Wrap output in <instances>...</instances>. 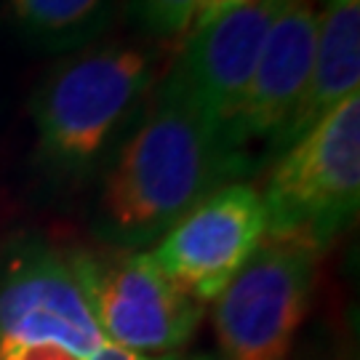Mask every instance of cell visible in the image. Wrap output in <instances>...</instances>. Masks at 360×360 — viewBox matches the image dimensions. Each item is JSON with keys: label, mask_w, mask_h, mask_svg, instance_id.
Segmentation results:
<instances>
[{"label": "cell", "mask_w": 360, "mask_h": 360, "mask_svg": "<svg viewBox=\"0 0 360 360\" xmlns=\"http://www.w3.org/2000/svg\"><path fill=\"white\" fill-rule=\"evenodd\" d=\"M318 35V11L312 0H288L264 38L254 75L224 126V142L251 163L248 150L257 142L272 144L288 123L304 94Z\"/></svg>", "instance_id": "9"}, {"label": "cell", "mask_w": 360, "mask_h": 360, "mask_svg": "<svg viewBox=\"0 0 360 360\" xmlns=\"http://www.w3.org/2000/svg\"><path fill=\"white\" fill-rule=\"evenodd\" d=\"M160 59L158 43L144 40H96L59 59L30 99L43 168L86 179L139 117Z\"/></svg>", "instance_id": "2"}, {"label": "cell", "mask_w": 360, "mask_h": 360, "mask_svg": "<svg viewBox=\"0 0 360 360\" xmlns=\"http://www.w3.org/2000/svg\"><path fill=\"white\" fill-rule=\"evenodd\" d=\"M355 94H360V0H342L318 13L307 86L283 131L270 144V153L288 150Z\"/></svg>", "instance_id": "10"}, {"label": "cell", "mask_w": 360, "mask_h": 360, "mask_svg": "<svg viewBox=\"0 0 360 360\" xmlns=\"http://www.w3.org/2000/svg\"><path fill=\"white\" fill-rule=\"evenodd\" d=\"M86 360H155V358H144V355H136V352H131V349L117 347L112 342H104L102 347L96 349L94 355H89ZM160 360H168V358H160Z\"/></svg>", "instance_id": "15"}, {"label": "cell", "mask_w": 360, "mask_h": 360, "mask_svg": "<svg viewBox=\"0 0 360 360\" xmlns=\"http://www.w3.org/2000/svg\"><path fill=\"white\" fill-rule=\"evenodd\" d=\"M243 3H248V0H195V13H193V25H190V30H193V27L206 25V22H211L214 16L230 11V8H238V6H243Z\"/></svg>", "instance_id": "14"}, {"label": "cell", "mask_w": 360, "mask_h": 360, "mask_svg": "<svg viewBox=\"0 0 360 360\" xmlns=\"http://www.w3.org/2000/svg\"><path fill=\"white\" fill-rule=\"evenodd\" d=\"M248 168L224 134L158 77L104 171L94 232L115 251H142Z\"/></svg>", "instance_id": "1"}, {"label": "cell", "mask_w": 360, "mask_h": 360, "mask_svg": "<svg viewBox=\"0 0 360 360\" xmlns=\"http://www.w3.org/2000/svg\"><path fill=\"white\" fill-rule=\"evenodd\" d=\"M318 251L296 240L264 238L214 307L224 360H288L307 318Z\"/></svg>", "instance_id": "5"}, {"label": "cell", "mask_w": 360, "mask_h": 360, "mask_svg": "<svg viewBox=\"0 0 360 360\" xmlns=\"http://www.w3.org/2000/svg\"><path fill=\"white\" fill-rule=\"evenodd\" d=\"M285 3L288 0H248L187 30L160 83L176 91L224 134L254 75L264 38Z\"/></svg>", "instance_id": "8"}, {"label": "cell", "mask_w": 360, "mask_h": 360, "mask_svg": "<svg viewBox=\"0 0 360 360\" xmlns=\"http://www.w3.org/2000/svg\"><path fill=\"white\" fill-rule=\"evenodd\" d=\"M312 3H315V0H312ZM318 3H323V6L328 8V6H334V3H342V0H318Z\"/></svg>", "instance_id": "16"}, {"label": "cell", "mask_w": 360, "mask_h": 360, "mask_svg": "<svg viewBox=\"0 0 360 360\" xmlns=\"http://www.w3.org/2000/svg\"><path fill=\"white\" fill-rule=\"evenodd\" d=\"M91 254L25 238L0 267V342H46L89 358L104 334L89 288Z\"/></svg>", "instance_id": "4"}, {"label": "cell", "mask_w": 360, "mask_h": 360, "mask_svg": "<svg viewBox=\"0 0 360 360\" xmlns=\"http://www.w3.org/2000/svg\"><path fill=\"white\" fill-rule=\"evenodd\" d=\"M89 288L104 339L144 358H168L190 345L206 307L181 291L150 251L91 254Z\"/></svg>", "instance_id": "6"}, {"label": "cell", "mask_w": 360, "mask_h": 360, "mask_svg": "<svg viewBox=\"0 0 360 360\" xmlns=\"http://www.w3.org/2000/svg\"><path fill=\"white\" fill-rule=\"evenodd\" d=\"M120 8L147 38L176 40L193 25L195 0H120Z\"/></svg>", "instance_id": "12"}, {"label": "cell", "mask_w": 360, "mask_h": 360, "mask_svg": "<svg viewBox=\"0 0 360 360\" xmlns=\"http://www.w3.org/2000/svg\"><path fill=\"white\" fill-rule=\"evenodd\" d=\"M267 235L323 254L358 217L360 94L278 155L262 193Z\"/></svg>", "instance_id": "3"}, {"label": "cell", "mask_w": 360, "mask_h": 360, "mask_svg": "<svg viewBox=\"0 0 360 360\" xmlns=\"http://www.w3.org/2000/svg\"><path fill=\"white\" fill-rule=\"evenodd\" d=\"M120 0H0V13L25 46L46 53H72L112 27Z\"/></svg>", "instance_id": "11"}, {"label": "cell", "mask_w": 360, "mask_h": 360, "mask_svg": "<svg viewBox=\"0 0 360 360\" xmlns=\"http://www.w3.org/2000/svg\"><path fill=\"white\" fill-rule=\"evenodd\" d=\"M0 360H83V358H77L75 352L59 347V345L3 339L0 342Z\"/></svg>", "instance_id": "13"}, {"label": "cell", "mask_w": 360, "mask_h": 360, "mask_svg": "<svg viewBox=\"0 0 360 360\" xmlns=\"http://www.w3.org/2000/svg\"><path fill=\"white\" fill-rule=\"evenodd\" d=\"M264 235L262 193L245 181H232L195 206L150 254L181 291L208 304L243 270Z\"/></svg>", "instance_id": "7"}]
</instances>
